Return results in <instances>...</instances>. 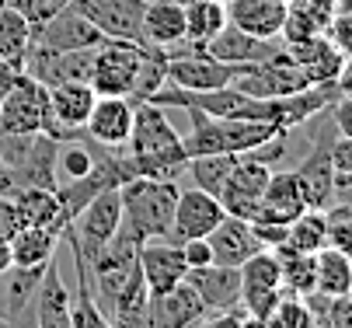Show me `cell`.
Wrapping results in <instances>:
<instances>
[{"mask_svg":"<svg viewBox=\"0 0 352 328\" xmlns=\"http://www.w3.org/2000/svg\"><path fill=\"white\" fill-rule=\"evenodd\" d=\"M185 283L199 294V300H203L206 314L241 307V269L210 262V265L188 269V272H185Z\"/></svg>","mask_w":352,"mask_h":328,"instance_id":"ac0fdd59","label":"cell"},{"mask_svg":"<svg viewBox=\"0 0 352 328\" xmlns=\"http://www.w3.org/2000/svg\"><path fill=\"white\" fill-rule=\"evenodd\" d=\"M265 290H283V269H279V259L272 248L255 252L241 265V300L265 294Z\"/></svg>","mask_w":352,"mask_h":328,"instance_id":"1f68e13d","label":"cell"},{"mask_svg":"<svg viewBox=\"0 0 352 328\" xmlns=\"http://www.w3.org/2000/svg\"><path fill=\"white\" fill-rule=\"evenodd\" d=\"M352 290V259L338 248L324 245L314 252V294L321 297H345Z\"/></svg>","mask_w":352,"mask_h":328,"instance_id":"4dcf8cb0","label":"cell"},{"mask_svg":"<svg viewBox=\"0 0 352 328\" xmlns=\"http://www.w3.org/2000/svg\"><path fill=\"white\" fill-rule=\"evenodd\" d=\"M331 168H335V185L352 182V140L338 136L331 144Z\"/></svg>","mask_w":352,"mask_h":328,"instance_id":"b9f144b4","label":"cell"},{"mask_svg":"<svg viewBox=\"0 0 352 328\" xmlns=\"http://www.w3.org/2000/svg\"><path fill=\"white\" fill-rule=\"evenodd\" d=\"M248 67L237 63H223L217 56H210L206 50L199 53H182V56H168V80L185 87V91H217L234 84Z\"/></svg>","mask_w":352,"mask_h":328,"instance_id":"8fae6325","label":"cell"},{"mask_svg":"<svg viewBox=\"0 0 352 328\" xmlns=\"http://www.w3.org/2000/svg\"><path fill=\"white\" fill-rule=\"evenodd\" d=\"M223 206L217 196L195 189V185H188V189L178 193V203H175V220H171V234L168 241L182 245V241H192V238H206V234L223 220Z\"/></svg>","mask_w":352,"mask_h":328,"instance_id":"4fadbf2b","label":"cell"},{"mask_svg":"<svg viewBox=\"0 0 352 328\" xmlns=\"http://www.w3.org/2000/svg\"><path fill=\"white\" fill-rule=\"evenodd\" d=\"M105 42V35L98 32L84 14H77L70 4L53 14L49 21L35 25L32 45H42V50H53V53H70V50H98Z\"/></svg>","mask_w":352,"mask_h":328,"instance_id":"7c38bea8","label":"cell"},{"mask_svg":"<svg viewBox=\"0 0 352 328\" xmlns=\"http://www.w3.org/2000/svg\"><path fill=\"white\" fill-rule=\"evenodd\" d=\"M91 70H94V50L53 53V50H42V45H32L25 60V74H32L45 87L67 84V80H91Z\"/></svg>","mask_w":352,"mask_h":328,"instance_id":"e0dca14e","label":"cell"},{"mask_svg":"<svg viewBox=\"0 0 352 328\" xmlns=\"http://www.w3.org/2000/svg\"><path fill=\"white\" fill-rule=\"evenodd\" d=\"M335 87H338V95L352 98V56H342V67L335 74Z\"/></svg>","mask_w":352,"mask_h":328,"instance_id":"c3c4849f","label":"cell"},{"mask_svg":"<svg viewBox=\"0 0 352 328\" xmlns=\"http://www.w3.org/2000/svg\"><path fill=\"white\" fill-rule=\"evenodd\" d=\"M206 241H210L213 262L230 265V269H241L255 252H262V241L255 238L251 220H241V217H230V213L206 234Z\"/></svg>","mask_w":352,"mask_h":328,"instance_id":"d6986e66","label":"cell"},{"mask_svg":"<svg viewBox=\"0 0 352 328\" xmlns=\"http://www.w3.org/2000/svg\"><path fill=\"white\" fill-rule=\"evenodd\" d=\"M94 87L87 80H67V84H53L49 87V109H45V122L42 133L53 140H77L87 136V116L94 109Z\"/></svg>","mask_w":352,"mask_h":328,"instance_id":"8992f818","label":"cell"},{"mask_svg":"<svg viewBox=\"0 0 352 328\" xmlns=\"http://www.w3.org/2000/svg\"><path fill=\"white\" fill-rule=\"evenodd\" d=\"M227 25V4L217 0H188L185 4V39L188 42H210Z\"/></svg>","mask_w":352,"mask_h":328,"instance_id":"e575fe53","label":"cell"},{"mask_svg":"<svg viewBox=\"0 0 352 328\" xmlns=\"http://www.w3.org/2000/svg\"><path fill=\"white\" fill-rule=\"evenodd\" d=\"M126 151H129L136 175H146V178L178 182L188 168L182 136L171 126L164 105H157V102H140L133 109V129L126 140Z\"/></svg>","mask_w":352,"mask_h":328,"instance_id":"7a4b0ae2","label":"cell"},{"mask_svg":"<svg viewBox=\"0 0 352 328\" xmlns=\"http://www.w3.org/2000/svg\"><path fill=\"white\" fill-rule=\"evenodd\" d=\"M18 77V70H11V67H0V102H4V95H8V87H11V80Z\"/></svg>","mask_w":352,"mask_h":328,"instance_id":"816d5d0a","label":"cell"},{"mask_svg":"<svg viewBox=\"0 0 352 328\" xmlns=\"http://www.w3.org/2000/svg\"><path fill=\"white\" fill-rule=\"evenodd\" d=\"M206 318V307L188 283H178L164 294H150L143 311V328H192Z\"/></svg>","mask_w":352,"mask_h":328,"instance_id":"9a60e30c","label":"cell"},{"mask_svg":"<svg viewBox=\"0 0 352 328\" xmlns=\"http://www.w3.org/2000/svg\"><path fill=\"white\" fill-rule=\"evenodd\" d=\"M188 112V133L182 136L185 154L199 157V154H248L262 147L265 140H272L276 133H283L272 122H255V119H220V116H206L199 109H185Z\"/></svg>","mask_w":352,"mask_h":328,"instance_id":"277c9868","label":"cell"},{"mask_svg":"<svg viewBox=\"0 0 352 328\" xmlns=\"http://www.w3.org/2000/svg\"><path fill=\"white\" fill-rule=\"evenodd\" d=\"M182 255H185V265L188 269H199V265H210L213 262V252H210V241L206 238L182 241Z\"/></svg>","mask_w":352,"mask_h":328,"instance_id":"f6af8a7d","label":"cell"},{"mask_svg":"<svg viewBox=\"0 0 352 328\" xmlns=\"http://www.w3.org/2000/svg\"><path fill=\"white\" fill-rule=\"evenodd\" d=\"M234 164H237V154H199V157H188L185 175L192 178L195 189H203L210 196H220Z\"/></svg>","mask_w":352,"mask_h":328,"instance_id":"8d00e7d4","label":"cell"},{"mask_svg":"<svg viewBox=\"0 0 352 328\" xmlns=\"http://www.w3.org/2000/svg\"><path fill=\"white\" fill-rule=\"evenodd\" d=\"M227 21L248 35L279 39L283 21H286V0H230Z\"/></svg>","mask_w":352,"mask_h":328,"instance_id":"cb8c5ba5","label":"cell"},{"mask_svg":"<svg viewBox=\"0 0 352 328\" xmlns=\"http://www.w3.org/2000/svg\"><path fill=\"white\" fill-rule=\"evenodd\" d=\"M338 11H349L352 14V0H338Z\"/></svg>","mask_w":352,"mask_h":328,"instance_id":"f5cc1de1","label":"cell"},{"mask_svg":"<svg viewBox=\"0 0 352 328\" xmlns=\"http://www.w3.org/2000/svg\"><path fill=\"white\" fill-rule=\"evenodd\" d=\"M32 35L35 25L25 14H18L14 8H0V67H11L21 74L32 50Z\"/></svg>","mask_w":352,"mask_h":328,"instance_id":"83f0119b","label":"cell"},{"mask_svg":"<svg viewBox=\"0 0 352 328\" xmlns=\"http://www.w3.org/2000/svg\"><path fill=\"white\" fill-rule=\"evenodd\" d=\"M276 259H279V269H283V294H293V297H311L314 294V255L307 252H293L286 245L272 248Z\"/></svg>","mask_w":352,"mask_h":328,"instance_id":"d6a6232c","label":"cell"},{"mask_svg":"<svg viewBox=\"0 0 352 328\" xmlns=\"http://www.w3.org/2000/svg\"><path fill=\"white\" fill-rule=\"evenodd\" d=\"M286 8L296 11V14H304L311 25H318V28L324 32L328 21H331L335 11H338V0H286Z\"/></svg>","mask_w":352,"mask_h":328,"instance_id":"ab89813d","label":"cell"},{"mask_svg":"<svg viewBox=\"0 0 352 328\" xmlns=\"http://www.w3.org/2000/svg\"><path fill=\"white\" fill-rule=\"evenodd\" d=\"M21 227V217H18V206H14V196L8 193H0V238H14Z\"/></svg>","mask_w":352,"mask_h":328,"instance_id":"ee69618b","label":"cell"},{"mask_svg":"<svg viewBox=\"0 0 352 328\" xmlns=\"http://www.w3.org/2000/svg\"><path fill=\"white\" fill-rule=\"evenodd\" d=\"M304 210H311V206H307L304 185H300L296 171H272L265 193H262V206H258L255 220L289 223V220H296Z\"/></svg>","mask_w":352,"mask_h":328,"instance_id":"44dd1931","label":"cell"},{"mask_svg":"<svg viewBox=\"0 0 352 328\" xmlns=\"http://www.w3.org/2000/svg\"><path fill=\"white\" fill-rule=\"evenodd\" d=\"M70 0H0V8H14L18 14H25L32 25H42L53 14H60Z\"/></svg>","mask_w":352,"mask_h":328,"instance_id":"f35d334b","label":"cell"},{"mask_svg":"<svg viewBox=\"0 0 352 328\" xmlns=\"http://www.w3.org/2000/svg\"><path fill=\"white\" fill-rule=\"evenodd\" d=\"M0 328H35L32 307H25L21 314H0Z\"/></svg>","mask_w":352,"mask_h":328,"instance_id":"681fc988","label":"cell"},{"mask_svg":"<svg viewBox=\"0 0 352 328\" xmlns=\"http://www.w3.org/2000/svg\"><path fill=\"white\" fill-rule=\"evenodd\" d=\"M32 314H35V328H70V290L60 276L56 259L42 272V283L32 300Z\"/></svg>","mask_w":352,"mask_h":328,"instance_id":"603a6c76","label":"cell"},{"mask_svg":"<svg viewBox=\"0 0 352 328\" xmlns=\"http://www.w3.org/2000/svg\"><path fill=\"white\" fill-rule=\"evenodd\" d=\"M251 227H255V238L262 241V248H279V245H286V230H289V223L251 220Z\"/></svg>","mask_w":352,"mask_h":328,"instance_id":"7bdbcfd3","label":"cell"},{"mask_svg":"<svg viewBox=\"0 0 352 328\" xmlns=\"http://www.w3.org/2000/svg\"><path fill=\"white\" fill-rule=\"evenodd\" d=\"M331 119H335L338 136L352 140V98H349V95H342V98L331 105Z\"/></svg>","mask_w":352,"mask_h":328,"instance_id":"bcb514c9","label":"cell"},{"mask_svg":"<svg viewBox=\"0 0 352 328\" xmlns=\"http://www.w3.org/2000/svg\"><path fill=\"white\" fill-rule=\"evenodd\" d=\"M206 53L223 60V63H237V67H255V63H269L279 60L286 53V45L279 39H258V35H248L237 25H223L210 42H206Z\"/></svg>","mask_w":352,"mask_h":328,"instance_id":"5bb4252c","label":"cell"},{"mask_svg":"<svg viewBox=\"0 0 352 328\" xmlns=\"http://www.w3.org/2000/svg\"><path fill=\"white\" fill-rule=\"evenodd\" d=\"M286 56L311 77V84H328L335 80L338 67H342V53L328 42V35H314V39H300V42H283Z\"/></svg>","mask_w":352,"mask_h":328,"instance_id":"d4e9b609","label":"cell"},{"mask_svg":"<svg viewBox=\"0 0 352 328\" xmlns=\"http://www.w3.org/2000/svg\"><path fill=\"white\" fill-rule=\"evenodd\" d=\"M49 109V87L32 74H18L0 102V133H42Z\"/></svg>","mask_w":352,"mask_h":328,"instance_id":"52a82bcc","label":"cell"},{"mask_svg":"<svg viewBox=\"0 0 352 328\" xmlns=\"http://www.w3.org/2000/svg\"><path fill=\"white\" fill-rule=\"evenodd\" d=\"M269 328H314V311L307 304V297H293L283 294V300L272 307V314L265 318Z\"/></svg>","mask_w":352,"mask_h":328,"instance_id":"74e56055","label":"cell"},{"mask_svg":"<svg viewBox=\"0 0 352 328\" xmlns=\"http://www.w3.org/2000/svg\"><path fill=\"white\" fill-rule=\"evenodd\" d=\"M234 87H241L244 95H251V98H265V102H272V98H289V95H296V91L311 87V77L283 53L279 60L248 67V70L234 80Z\"/></svg>","mask_w":352,"mask_h":328,"instance_id":"30bf717a","label":"cell"},{"mask_svg":"<svg viewBox=\"0 0 352 328\" xmlns=\"http://www.w3.org/2000/svg\"><path fill=\"white\" fill-rule=\"evenodd\" d=\"M133 102L129 98H116V95H98L94 109L87 116L84 133L94 140V144L105 147H126L129 129H133Z\"/></svg>","mask_w":352,"mask_h":328,"instance_id":"ffe728a7","label":"cell"},{"mask_svg":"<svg viewBox=\"0 0 352 328\" xmlns=\"http://www.w3.org/2000/svg\"><path fill=\"white\" fill-rule=\"evenodd\" d=\"M14 206H18L21 227H45V230L63 234V227L70 223L56 189H21L14 193Z\"/></svg>","mask_w":352,"mask_h":328,"instance_id":"4316f807","label":"cell"},{"mask_svg":"<svg viewBox=\"0 0 352 328\" xmlns=\"http://www.w3.org/2000/svg\"><path fill=\"white\" fill-rule=\"evenodd\" d=\"M324 35H328V42L342 56H352V14L349 11H335V18L328 21Z\"/></svg>","mask_w":352,"mask_h":328,"instance_id":"60d3db41","label":"cell"},{"mask_svg":"<svg viewBox=\"0 0 352 328\" xmlns=\"http://www.w3.org/2000/svg\"><path fill=\"white\" fill-rule=\"evenodd\" d=\"M210 318V314H206ZM244 321H248V311L244 307H234V311H217L210 321H206V328H244Z\"/></svg>","mask_w":352,"mask_h":328,"instance_id":"7dc6e473","label":"cell"},{"mask_svg":"<svg viewBox=\"0 0 352 328\" xmlns=\"http://www.w3.org/2000/svg\"><path fill=\"white\" fill-rule=\"evenodd\" d=\"M217 4H230V0H217Z\"/></svg>","mask_w":352,"mask_h":328,"instance_id":"db71d44e","label":"cell"},{"mask_svg":"<svg viewBox=\"0 0 352 328\" xmlns=\"http://www.w3.org/2000/svg\"><path fill=\"white\" fill-rule=\"evenodd\" d=\"M164 80H168V60L161 45L105 39L94 50V70L87 84L94 87V95H116L140 105L154 98Z\"/></svg>","mask_w":352,"mask_h":328,"instance_id":"6da1fadb","label":"cell"},{"mask_svg":"<svg viewBox=\"0 0 352 328\" xmlns=\"http://www.w3.org/2000/svg\"><path fill=\"white\" fill-rule=\"evenodd\" d=\"M63 241V234L45 230V227H18L11 238V262L21 269H42L49 259H56V248Z\"/></svg>","mask_w":352,"mask_h":328,"instance_id":"f1b7e54d","label":"cell"},{"mask_svg":"<svg viewBox=\"0 0 352 328\" xmlns=\"http://www.w3.org/2000/svg\"><path fill=\"white\" fill-rule=\"evenodd\" d=\"M63 238L70 245V255H74V269H77V294L70 297V328H112L109 314L102 311V304H98L94 290H91V269L80 255V248L74 245L70 230L63 227Z\"/></svg>","mask_w":352,"mask_h":328,"instance_id":"484cf974","label":"cell"},{"mask_svg":"<svg viewBox=\"0 0 352 328\" xmlns=\"http://www.w3.org/2000/svg\"><path fill=\"white\" fill-rule=\"evenodd\" d=\"M328 245V213L324 210H304L296 220H289L286 230V248L293 252H321Z\"/></svg>","mask_w":352,"mask_h":328,"instance_id":"836d02e7","label":"cell"},{"mask_svg":"<svg viewBox=\"0 0 352 328\" xmlns=\"http://www.w3.org/2000/svg\"><path fill=\"white\" fill-rule=\"evenodd\" d=\"M119 223H122V199H119V185H116V189H102V193H98L67 223V230H70L74 245L80 248L84 262H91L119 234Z\"/></svg>","mask_w":352,"mask_h":328,"instance_id":"5b68a950","label":"cell"},{"mask_svg":"<svg viewBox=\"0 0 352 328\" xmlns=\"http://www.w3.org/2000/svg\"><path fill=\"white\" fill-rule=\"evenodd\" d=\"M53 262V259H49ZM45 262V265H49ZM42 269H21V265H11L4 276H8V287H4V300H0V314H21L25 307H32L35 300V290L42 283Z\"/></svg>","mask_w":352,"mask_h":328,"instance_id":"d590c367","label":"cell"},{"mask_svg":"<svg viewBox=\"0 0 352 328\" xmlns=\"http://www.w3.org/2000/svg\"><path fill=\"white\" fill-rule=\"evenodd\" d=\"M182 185L164 182V178H146L136 175L119 185V199H122V223L119 234L136 245L168 238L171 220H175V203H178Z\"/></svg>","mask_w":352,"mask_h":328,"instance_id":"3957f363","label":"cell"},{"mask_svg":"<svg viewBox=\"0 0 352 328\" xmlns=\"http://www.w3.org/2000/svg\"><path fill=\"white\" fill-rule=\"evenodd\" d=\"M269 175H272V168L265 161L237 154V164L230 168L223 189L217 196L220 206H223V213L241 217V220H255V213L262 206V193H265V185H269Z\"/></svg>","mask_w":352,"mask_h":328,"instance_id":"ba28073f","label":"cell"},{"mask_svg":"<svg viewBox=\"0 0 352 328\" xmlns=\"http://www.w3.org/2000/svg\"><path fill=\"white\" fill-rule=\"evenodd\" d=\"M150 0H70V8L84 14L105 39H129L146 42L143 35V11Z\"/></svg>","mask_w":352,"mask_h":328,"instance_id":"9c48e42d","label":"cell"},{"mask_svg":"<svg viewBox=\"0 0 352 328\" xmlns=\"http://www.w3.org/2000/svg\"><path fill=\"white\" fill-rule=\"evenodd\" d=\"M143 35L150 45H175L185 39V8L178 0H154L143 11Z\"/></svg>","mask_w":352,"mask_h":328,"instance_id":"f546056e","label":"cell"},{"mask_svg":"<svg viewBox=\"0 0 352 328\" xmlns=\"http://www.w3.org/2000/svg\"><path fill=\"white\" fill-rule=\"evenodd\" d=\"M331 144L324 133L318 136L314 151L304 157V164L293 168L300 185H304V196H307V206L311 210H328L331 203V193H335V168H331Z\"/></svg>","mask_w":352,"mask_h":328,"instance_id":"7402d4cb","label":"cell"},{"mask_svg":"<svg viewBox=\"0 0 352 328\" xmlns=\"http://www.w3.org/2000/svg\"><path fill=\"white\" fill-rule=\"evenodd\" d=\"M136 262H140V272H143V283L150 294H164L178 283H185V255H182V245L168 241V238H154V241H143L136 248Z\"/></svg>","mask_w":352,"mask_h":328,"instance_id":"2e32d148","label":"cell"},{"mask_svg":"<svg viewBox=\"0 0 352 328\" xmlns=\"http://www.w3.org/2000/svg\"><path fill=\"white\" fill-rule=\"evenodd\" d=\"M11 265H14V262H11V241H8V238H0V276H4Z\"/></svg>","mask_w":352,"mask_h":328,"instance_id":"f907efd6","label":"cell"}]
</instances>
